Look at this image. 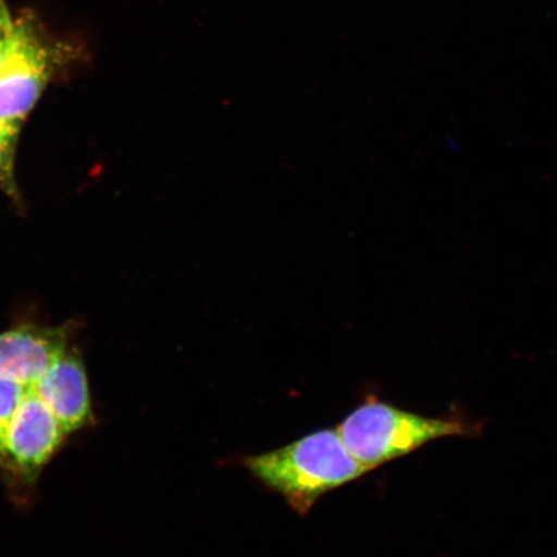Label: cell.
I'll use <instances>...</instances> for the list:
<instances>
[{"mask_svg":"<svg viewBox=\"0 0 557 557\" xmlns=\"http://www.w3.org/2000/svg\"><path fill=\"white\" fill-rule=\"evenodd\" d=\"M96 423L78 348L50 367L0 375V480L21 504L75 434Z\"/></svg>","mask_w":557,"mask_h":557,"instance_id":"obj_1","label":"cell"},{"mask_svg":"<svg viewBox=\"0 0 557 557\" xmlns=\"http://www.w3.org/2000/svg\"><path fill=\"white\" fill-rule=\"evenodd\" d=\"M244 466L298 515L318 500L369 472L357 461L336 430H320L283 448L244 458Z\"/></svg>","mask_w":557,"mask_h":557,"instance_id":"obj_2","label":"cell"},{"mask_svg":"<svg viewBox=\"0 0 557 557\" xmlns=\"http://www.w3.org/2000/svg\"><path fill=\"white\" fill-rule=\"evenodd\" d=\"M348 451L372 471L445 437L478 434L475 423L459 417H426L369 399L337 428Z\"/></svg>","mask_w":557,"mask_h":557,"instance_id":"obj_3","label":"cell"},{"mask_svg":"<svg viewBox=\"0 0 557 557\" xmlns=\"http://www.w3.org/2000/svg\"><path fill=\"white\" fill-rule=\"evenodd\" d=\"M44 86L41 59L27 61L0 76V123L20 125L39 99Z\"/></svg>","mask_w":557,"mask_h":557,"instance_id":"obj_4","label":"cell"},{"mask_svg":"<svg viewBox=\"0 0 557 557\" xmlns=\"http://www.w3.org/2000/svg\"><path fill=\"white\" fill-rule=\"evenodd\" d=\"M41 59L40 52L17 30L13 37L0 41V76L27 61Z\"/></svg>","mask_w":557,"mask_h":557,"instance_id":"obj_5","label":"cell"},{"mask_svg":"<svg viewBox=\"0 0 557 557\" xmlns=\"http://www.w3.org/2000/svg\"><path fill=\"white\" fill-rule=\"evenodd\" d=\"M17 131V124L0 123V176H4V172L11 164V150L15 144Z\"/></svg>","mask_w":557,"mask_h":557,"instance_id":"obj_6","label":"cell"},{"mask_svg":"<svg viewBox=\"0 0 557 557\" xmlns=\"http://www.w3.org/2000/svg\"><path fill=\"white\" fill-rule=\"evenodd\" d=\"M17 30L13 27L9 15H7L5 10L2 5H0V41H4L10 39L15 35Z\"/></svg>","mask_w":557,"mask_h":557,"instance_id":"obj_7","label":"cell"},{"mask_svg":"<svg viewBox=\"0 0 557 557\" xmlns=\"http://www.w3.org/2000/svg\"><path fill=\"white\" fill-rule=\"evenodd\" d=\"M0 5H2V3H0Z\"/></svg>","mask_w":557,"mask_h":557,"instance_id":"obj_8","label":"cell"}]
</instances>
